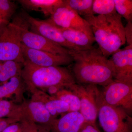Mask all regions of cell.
I'll use <instances>...</instances> for the list:
<instances>
[{
  "label": "cell",
  "instance_id": "obj_31",
  "mask_svg": "<svg viewBox=\"0 0 132 132\" xmlns=\"http://www.w3.org/2000/svg\"><path fill=\"white\" fill-rule=\"evenodd\" d=\"M34 132H50V129L45 127L40 126L38 130Z\"/></svg>",
  "mask_w": 132,
  "mask_h": 132
},
{
  "label": "cell",
  "instance_id": "obj_28",
  "mask_svg": "<svg viewBox=\"0 0 132 132\" xmlns=\"http://www.w3.org/2000/svg\"><path fill=\"white\" fill-rule=\"evenodd\" d=\"M65 88V87L61 85H55L49 87L42 91L45 92L50 96L54 97L59 91Z\"/></svg>",
  "mask_w": 132,
  "mask_h": 132
},
{
  "label": "cell",
  "instance_id": "obj_9",
  "mask_svg": "<svg viewBox=\"0 0 132 132\" xmlns=\"http://www.w3.org/2000/svg\"><path fill=\"white\" fill-rule=\"evenodd\" d=\"M48 20L60 27L81 31L94 38L88 22L64 2L55 9Z\"/></svg>",
  "mask_w": 132,
  "mask_h": 132
},
{
  "label": "cell",
  "instance_id": "obj_14",
  "mask_svg": "<svg viewBox=\"0 0 132 132\" xmlns=\"http://www.w3.org/2000/svg\"><path fill=\"white\" fill-rule=\"evenodd\" d=\"M32 94L31 100L42 102L49 113L55 119L59 116L69 112V107L66 102L50 96L45 92L38 89L30 92Z\"/></svg>",
  "mask_w": 132,
  "mask_h": 132
},
{
  "label": "cell",
  "instance_id": "obj_1",
  "mask_svg": "<svg viewBox=\"0 0 132 132\" xmlns=\"http://www.w3.org/2000/svg\"><path fill=\"white\" fill-rule=\"evenodd\" d=\"M73 59L72 72L76 83L105 86L114 80V69L110 59L100 50H69Z\"/></svg>",
  "mask_w": 132,
  "mask_h": 132
},
{
  "label": "cell",
  "instance_id": "obj_23",
  "mask_svg": "<svg viewBox=\"0 0 132 132\" xmlns=\"http://www.w3.org/2000/svg\"><path fill=\"white\" fill-rule=\"evenodd\" d=\"M54 97L68 104L69 107V112H79L80 108L79 99L76 95L68 88H65L62 89Z\"/></svg>",
  "mask_w": 132,
  "mask_h": 132
},
{
  "label": "cell",
  "instance_id": "obj_10",
  "mask_svg": "<svg viewBox=\"0 0 132 132\" xmlns=\"http://www.w3.org/2000/svg\"><path fill=\"white\" fill-rule=\"evenodd\" d=\"M13 61L24 64L25 62L21 43L11 22L0 30V62Z\"/></svg>",
  "mask_w": 132,
  "mask_h": 132
},
{
  "label": "cell",
  "instance_id": "obj_18",
  "mask_svg": "<svg viewBox=\"0 0 132 132\" xmlns=\"http://www.w3.org/2000/svg\"><path fill=\"white\" fill-rule=\"evenodd\" d=\"M18 2L26 9L42 12L50 16L55 9L64 3V0H19Z\"/></svg>",
  "mask_w": 132,
  "mask_h": 132
},
{
  "label": "cell",
  "instance_id": "obj_26",
  "mask_svg": "<svg viewBox=\"0 0 132 132\" xmlns=\"http://www.w3.org/2000/svg\"><path fill=\"white\" fill-rule=\"evenodd\" d=\"M116 13L127 22H132V0H114Z\"/></svg>",
  "mask_w": 132,
  "mask_h": 132
},
{
  "label": "cell",
  "instance_id": "obj_6",
  "mask_svg": "<svg viewBox=\"0 0 132 132\" xmlns=\"http://www.w3.org/2000/svg\"><path fill=\"white\" fill-rule=\"evenodd\" d=\"M66 88L73 92L79 99L80 103L79 112L84 117L85 122L96 125L98 86L75 83L69 85Z\"/></svg>",
  "mask_w": 132,
  "mask_h": 132
},
{
  "label": "cell",
  "instance_id": "obj_30",
  "mask_svg": "<svg viewBox=\"0 0 132 132\" xmlns=\"http://www.w3.org/2000/svg\"><path fill=\"white\" fill-rule=\"evenodd\" d=\"M96 125L85 122L81 128V132H96Z\"/></svg>",
  "mask_w": 132,
  "mask_h": 132
},
{
  "label": "cell",
  "instance_id": "obj_12",
  "mask_svg": "<svg viewBox=\"0 0 132 132\" xmlns=\"http://www.w3.org/2000/svg\"><path fill=\"white\" fill-rule=\"evenodd\" d=\"M21 119H24L38 126L50 128L56 119L52 117L42 102L25 100L20 104Z\"/></svg>",
  "mask_w": 132,
  "mask_h": 132
},
{
  "label": "cell",
  "instance_id": "obj_16",
  "mask_svg": "<svg viewBox=\"0 0 132 132\" xmlns=\"http://www.w3.org/2000/svg\"><path fill=\"white\" fill-rule=\"evenodd\" d=\"M26 90V85L21 76H15L0 84V99L12 98L14 102L21 104L25 100L24 93Z\"/></svg>",
  "mask_w": 132,
  "mask_h": 132
},
{
  "label": "cell",
  "instance_id": "obj_11",
  "mask_svg": "<svg viewBox=\"0 0 132 132\" xmlns=\"http://www.w3.org/2000/svg\"><path fill=\"white\" fill-rule=\"evenodd\" d=\"M22 52L25 61L40 67H62L73 62L69 54L59 55L27 47L21 43Z\"/></svg>",
  "mask_w": 132,
  "mask_h": 132
},
{
  "label": "cell",
  "instance_id": "obj_4",
  "mask_svg": "<svg viewBox=\"0 0 132 132\" xmlns=\"http://www.w3.org/2000/svg\"><path fill=\"white\" fill-rule=\"evenodd\" d=\"M97 118L105 132H132L131 115L122 109L111 106L105 102L101 91L97 92Z\"/></svg>",
  "mask_w": 132,
  "mask_h": 132
},
{
  "label": "cell",
  "instance_id": "obj_17",
  "mask_svg": "<svg viewBox=\"0 0 132 132\" xmlns=\"http://www.w3.org/2000/svg\"><path fill=\"white\" fill-rule=\"evenodd\" d=\"M55 26L65 39L70 44L83 49H89L93 47V44L95 42L93 37L81 31L63 28Z\"/></svg>",
  "mask_w": 132,
  "mask_h": 132
},
{
  "label": "cell",
  "instance_id": "obj_20",
  "mask_svg": "<svg viewBox=\"0 0 132 132\" xmlns=\"http://www.w3.org/2000/svg\"><path fill=\"white\" fill-rule=\"evenodd\" d=\"M14 118L21 120V112L20 104L12 101L0 99V119Z\"/></svg>",
  "mask_w": 132,
  "mask_h": 132
},
{
  "label": "cell",
  "instance_id": "obj_32",
  "mask_svg": "<svg viewBox=\"0 0 132 132\" xmlns=\"http://www.w3.org/2000/svg\"><path fill=\"white\" fill-rule=\"evenodd\" d=\"M3 63V62H0V71H1V69L2 67Z\"/></svg>",
  "mask_w": 132,
  "mask_h": 132
},
{
  "label": "cell",
  "instance_id": "obj_21",
  "mask_svg": "<svg viewBox=\"0 0 132 132\" xmlns=\"http://www.w3.org/2000/svg\"><path fill=\"white\" fill-rule=\"evenodd\" d=\"M16 9L14 2L9 0H0V30L10 24Z\"/></svg>",
  "mask_w": 132,
  "mask_h": 132
},
{
  "label": "cell",
  "instance_id": "obj_19",
  "mask_svg": "<svg viewBox=\"0 0 132 132\" xmlns=\"http://www.w3.org/2000/svg\"><path fill=\"white\" fill-rule=\"evenodd\" d=\"M23 65L13 61L3 62L0 71V84L6 82L15 76H21Z\"/></svg>",
  "mask_w": 132,
  "mask_h": 132
},
{
  "label": "cell",
  "instance_id": "obj_24",
  "mask_svg": "<svg viewBox=\"0 0 132 132\" xmlns=\"http://www.w3.org/2000/svg\"><path fill=\"white\" fill-rule=\"evenodd\" d=\"M93 15H109L116 13L114 0H93Z\"/></svg>",
  "mask_w": 132,
  "mask_h": 132
},
{
  "label": "cell",
  "instance_id": "obj_15",
  "mask_svg": "<svg viewBox=\"0 0 132 132\" xmlns=\"http://www.w3.org/2000/svg\"><path fill=\"white\" fill-rule=\"evenodd\" d=\"M85 120L79 112H69L57 118L50 128V132H81Z\"/></svg>",
  "mask_w": 132,
  "mask_h": 132
},
{
  "label": "cell",
  "instance_id": "obj_7",
  "mask_svg": "<svg viewBox=\"0 0 132 132\" xmlns=\"http://www.w3.org/2000/svg\"><path fill=\"white\" fill-rule=\"evenodd\" d=\"M105 102L124 109L131 115L132 111V84L113 80L101 91Z\"/></svg>",
  "mask_w": 132,
  "mask_h": 132
},
{
  "label": "cell",
  "instance_id": "obj_5",
  "mask_svg": "<svg viewBox=\"0 0 132 132\" xmlns=\"http://www.w3.org/2000/svg\"><path fill=\"white\" fill-rule=\"evenodd\" d=\"M11 22L21 42L27 47L54 54H69V50L30 31L26 21L21 16L15 17Z\"/></svg>",
  "mask_w": 132,
  "mask_h": 132
},
{
  "label": "cell",
  "instance_id": "obj_13",
  "mask_svg": "<svg viewBox=\"0 0 132 132\" xmlns=\"http://www.w3.org/2000/svg\"><path fill=\"white\" fill-rule=\"evenodd\" d=\"M114 80L132 84V46L128 45L111 55Z\"/></svg>",
  "mask_w": 132,
  "mask_h": 132
},
{
  "label": "cell",
  "instance_id": "obj_27",
  "mask_svg": "<svg viewBox=\"0 0 132 132\" xmlns=\"http://www.w3.org/2000/svg\"><path fill=\"white\" fill-rule=\"evenodd\" d=\"M21 120L11 118L0 119V132H2L9 125L20 121Z\"/></svg>",
  "mask_w": 132,
  "mask_h": 132
},
{
  "label": "cell",
  "instance_id": "obj_22",
  "mask_svg": "<svg viewBox=\"0 0 132 132\" xmlns=\"http://www.w3.org/2000/svg\"><path fill=\"white\" fill-rule=\"evenodd\" d=\"M65 5L75 11L79 15H92L93 0H64Z\"/></svg>",
  "mask_w": 132,
  "mask_h": 132
},
{
  "label": "cell",
  "instance_id": "obj_8",
  "mask_svg": "<svg viewBox=\"0 0 132 132\" xmlns=\"http://www.w3.org/2000/svg\"><path fill=\"white\" fill-rule=\"evenodd\" d=\"M21 16L26 21L29 30L69 50L86 49L77 47L68 42L56 26L48 19L43 20H38L26 13H23Z\"/></svg>",
  "mask_w": 132,
  "mask_h": 132
},
{
  "label": "cell",
  "instance_id": "obj_3",
  "mask_svg": "<svg viewBox=\"0 0 132 132\" xmlns=\"http://www.w3.org/2000/svg\"><path fill=\"white\" fill-rule=\"evenodd\" d=\"M21 76L29 92L35 89L42 90L55 85L67 88L69 85L76 83L72 71L67 68L40 67L26 61Z\"/></svg>",
  "mask_w": 132,
  "mask_h": 132
},
{
  "label": "cell",
  "instance_id": "obj_2",
  "mask_svg": "<svg viewBox=\"0 0 132 132\" xmlns=\"http://www.w3.org/2000/svg\"><path fill=\"white\" fill-rule=\"evenodd\" d=\"M122 17L117 13L109 15L84 16L90 26L99 48L107 58L120 49L126 42Z\"/></svg>",
  "mask_w": 132,
  "mask_h": 132
},
{
  "label": "cell",
  "instance_id": "obj_29",
  "mask_svg": "<svg viewBox=\"0 0 132 132\" xmlns=\"http://www.w3.org/2000/svg\"><path fill=\"white\" fill-rule=\"evenodd\" d=\"M125 37L126 42L128 45L132 46V22H127L125 27Z\"/></svg>",
  "mask_w": 132,
  "mask_h": 132
},
{
  "label": "cell",
  "instance_id": "obj_25",
  "mask_svg": "<svg viewBox=\"0 0 132 132\" xmlns=\"http://www.w3.org/2000/svg\"><path fill=\"white\" fill-rule=\"evenodd\" d=\"M40 126L21 119L20 121L9 125L2 132H34Z\"/></svg>",
  "mask_w": 132,
  "mask_h": 132
}]
</instances>
